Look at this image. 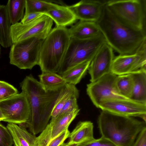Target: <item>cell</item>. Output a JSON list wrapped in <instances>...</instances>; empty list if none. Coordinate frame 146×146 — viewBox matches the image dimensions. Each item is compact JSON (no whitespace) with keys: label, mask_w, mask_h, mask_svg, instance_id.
Instances as JSON below:
<instances>
[{"label":"cell","mask_w":146,"mask_h":146,"mask_svg":"<svg viewBox=\"0 0 146 146\" xmlns=\"http://www.w3.org/2000/svg\"><path fill=\"white\" fill-rule=\"evenodd\" d=\"M96 23L106 42L119 55L134 54L146 49L145 31L135 29L122 22L106 3Z\"/></svg>","instance_id":"obj_1"},{"label":"cell","mask_w":146,"mask_h":146,"mask_svg":"<svg viewBox=\"0 0 146 146\" xmlns=\"http://www.w3.org/2000/svg\"><path fill=\"white\" fill-rule=\"evenodd\" d=\"M20 86L27 96L31 110V117L25 125L35 135L41 132L48 124L62 88L57 90L46 91L39 81L31 74L26 76Z\"/></svg>","instance_id":"obj_2"},{"label":"cell","mask_w":146,"mask_h":146,"mask_svg":"<svg viewBox=\"0 0 146 146\" xmlns=\"http://www.w3.org/2000/svg\"><path fill=\"white\" fill-rule=\"evenodd\" d=\"M146 123L131 117L102 110L98 120L101 137L116 146H131Z\"/></svg>","instance_id":"obj_3"},{"label":"cell","mask_w":146,"mask_h":146,"mask_svg":"<svg viewBox=\"0 0 146 146\" xmlns=\"http://www.w3.org/2000/svg\"><path fill=\"white\" fill-rule=\"evenodd\" d=\"M70 38L66 27L52 29L40 48L38 65L42 72L58 73Z\"/></svg>","instance_id":"obj_4"},{"label":"cell","mask_w":146,"mask_h":146,"mask_svg":"<svg viewBox=\"0 0 146 146\" xmlns=\"http://www.w3.org/2000/svg\"><path fill=\"white\" fill-rule=\"evenodd\" d=\"M106 42L102 33L88 39L71 38L58 73L61 75L76 65L86 62L91 61L101 47Z\"/></svg>","instance_id":"obj_5"},{"label":"cell","mask_w":146,"mask_h":146,"mask_svg":"<svg viewBox=\"0 0 146 146\" xmlns=\"http://www.w3.org/2000/svg\"><path fill=\"white\" fill-rule=\"evenodd\" d=\"M106 5L124 24L135 29L145 31V0H108Z\"/></svg>","instance_id":"obj_6"},{"label":"cell","mask_w":146,"mask_h":146,"mask_svg":"<svg viewBox=\"0 0 146 146\" xmlns=\"http://www.w3.org/2000/svg\"><path fill=\"white\" fill-rule=\"evenodd\" d=\"M43 41L32 37L13 44L9 55L10 64L21 69L31 70L38 65Z\"/></svg>","instance_id":"obj_7"},{"label":"cell","mask_w":146,"mask_h":146,"mask_svg":"<svg viewBox=\"0 0 146 146\" xmlns=\"http://www.w3.org/2000/svg\"><path fill=\"white\" fill-rule=\"evenodd\" d=\"M53 24L52 19L43 14L27 23L18 22L11 25V35L13 44L32 37L44 40L52 29Z\"/></svg>","instance_id":"obj_8"},{"label":"cell","mask_w":146,"mask_h":146,"mask_svg":"<svg viewBox=\"0 0 146 146\" xmlns=\"http://www.w3.org/2000/svg\"><path fill=\"white\" fill-rule=\"evenodd\" d=\"M0 109L5 119L3 121L19 125L28 121L31 116L30 103L22 91L0 102Z\"/></svg>","instance_id":"obj_9"},{"label":"cell","mask_w":146,"mask_h":146,"mask_svg":"<svg viewBox=\"0 0 146 146\" xmlns=\"http://www.w3.org/2000/svg\"><path fill=\"white\" fill-rule=\"evenodd\" d=\"M117 76L111 72L87 85L86 92L94 105L98 108L103 101L110 100H130L121 95L115 82Z\"/></svg>","instance_id":"obj_10"},{"label":"cell","mask_w":146,"mask_h":146,"mask_svg":"<svg viewBox=\"0 0 146 146\" xmlns=\"http://www.w3.org/2000/svg\"><path fill=\"white\" fill-rule=\"evenodd\" d=\"M98 108L121 115L139 117L146 122V104L131 100H110L101 102Z\"/></svg>","instance_id":"obj_11"},{"label":"cell","mask_w":146,"mask_h":146,"mask_svg":"<svg viewBox=\"0 0 146 146\" xmlns=\"http://www.w3.org/2000/svg\"><path fill=\"white\" fill-rule=\"evenodd\" d=\"M79 109L71 112L58 115L52 118L40 135L36 137L37 146H47L63 131L68 129L71 123L78 114Z\"/></svg>","instance_id":"obj_12"},{"label":"cell","mask_w":146,"mask_h":146,"mask_svg":"<svg viewBox=\"0 0 146 146\" xmlns=\"http://www.w3.org/2000/svg\"><path fill=\"white\" fill-rule=\"evenodd\" d=\"M114 58L112 48L106 42L101 47L91 61L88 70L91 82L111 72Z\"/></svg>","instance_id":"obj_13"},{"label":"cell","mask_w":146,"mask_h":146,"mask_svg":"<svg viewBox=\"0 0 146 146\" xmlns=\"http://www.w3.org/2000/svg\"><path fill=\"white\" fill-rule=\"evenodd\" d=\"M146 49L130 55H119L113 59L111 72L117 76L131 73L146 67Z\"/></svg>","instance_id":"obj_14"},{"label":"cell","mask_w":146,"mask_h":146,"mask_svg":"<svg viewBox=\"0 0 146 146\" xmlns=\"http://www.w3.org/2000/svg\"><path fill=\"white\" fill-rule=\"evenodd\" d=\"M106 1L82 0L68 7L77 20L96 22L102 16Z\"/></svg>","instance_id":"obj_15"},{"label":"cell","mask_w":146,"mask_h":146,"mask_svg":"<svg viewBox=\"0 0 146 146\" xmlns=\"http://www.w3.org/2000/svg\"><path fill=\"white\" fill-rule=\"evenodd\" d=\"M93 128V123L91 121H79L70 133L67 144L69 146H80L94 139Z\"/></svg>","instance_id":"obj_16"},{"label":"cell","mask_w":146,"mask_h":146,"mask_svg":"<svg viewBox=\"0 0 146 146\" xmlns=\"http://www.w3.org/2000/svg\"><path fill=\"white\" fill-rule=\"evenodd\" d=\"M71 38L88 39L97 36L102 33L96 22L79 20L68 29Z\"/></svg>","instance_id":"obj_17"},{"label":"cell","mask_w":146,"mask_h":146,"mask_svg":"<svg viewBox=\"0 0 146 146\" xmlns=\"http://www.w3.org/2000/svg\"><path fill=\"white\" fill-rule=\"evenodd\" d=\"M6 127L12 135L14 146H37L36 137L27 130L25 123L19 125L8 123Z\"/></svg>","instance_id":"obj_18"},{"label":"cell","mask_w":146,"mask_h":146,"mask_svg":"<svg viewBox=\"0 0 146 146\" xmlns=\"http://www.w3.org/2000/svg\"><path fill=\"white\" fill-rule=\"evenodd\" d=\"M130 74L133 78V86L130 99L146 104V67Z\"/></svg>","instance_id":"obj_19"},{"label":"cell","mask_w":146,"mask_h":146,"mask_svg":"<svg viewBox=\"0 0 146 146\" xmlns=\"http://www.w3.org/2000/svg\"><path fill=\"white\" fill-rule=\"evenodd\" d=\"M45 14L54 21L56 27H66L72 25L77 20L74 14L68 6L60 5L58 8L50 11Z\"/></svg>","instance_id":"obj_20"},{"label":"cell","mask_w":146,"mask_h":146,"mask_svg":"<svg viewBox=\"0 0 146 146\" xmlns=\"http://www.w3.org/2000/svg\"><path fill=\"white\" fill-rule=\"evenodd\" d=\"M11 24L6 5H0V44L4 48L13 44L11 35Z\"/></svg>","instance_id":"obj_21"},{"label":"cell","mask_w":146,"mask_h":146,"mask_svg":"<svg viewBox=\"0 0 146 146\" xmlns=\"http://www.w3.org/2000/svg\"><path fill=\"white\" fill-rule=\"evenodd\" d=\"M79 96V92L75 85L66 84L62 88L59 96L52 111V118L56 117L59 113L65 104L71 98Z\"/></svg>","instance_id":"obj_22"},{"label":"cell","mask_w":146,"mask_h":146,"mask_svg":"<svg viewBox=\"0 0 146 146\" xmlns=\"http://www.w3.org/2000/svg\"><path fill=\"white\" fill-rule=\"evenodd\" d=\"M38 77L39 82L46 91L58 90L67 84L61 75L56 73L43 72Z\"/></svg>","instance_id":"obj_23"},{"label":"cell","mask_w":146,"mask_h":146,"mask_svg":"<svg viewBox=\"0 0 146 146\" xmlns=\"http://www.w3.org/2000/svg\"><path fill=\"white\" fill-rule=\"evenodd\" d=\"M91 61H87L67 70L61 75L67 84L75 85L86 74Z\"/></svg>","instance_id":"obj_24"},{"label":"cell","mask_w":146,"mask_h":146,"mask_svg":"<svg viewBox=\"0 0 146 146\" xmlns=\"http://www.w3.org/2000/svg\"><path fill=\"white\" fill-rule=\"evenodd\" d=\"M60 5L49 1L25 0L24 15L33 13L46 14L50 11L58 8Z\"/></svg>","instance_id":"obj_25"},{"label":"cell","mask_w":146,"mask_h":146,"mask_svg":"<svg viewBox=\"0 0 146 146\" xmlns=\"http://www.w3.org/2000/svg\"><path fill=\"white\" fill-rule=\"evenodd\" d=\"M6 5L12 25L17 23L23 18L25 0H9Z\"/></svg>","instance_id":"obj_26"},{"label":"cell","mask_w":146,"mask_h":146,"mask_svg":"<svg viewBox=\"0 0 146 146\" xmlns=\"http://www.w3.org/2000/svg\"><path fill=\"white\" fill-rule=\"evenodd\" d=\"M115 84L119 93L123 96L130 99L133 86V79L131 74L117 76Z\"/></svg>","instance_id":"obj_27"},{"label":"cell","mask_w":146,"mask_h":146,"mask_svg":"<svg viewBox=\"0 0 146 146\" xmlns=\"http://www.w3.org/2000/svg\"><path fill=\"white\" fill-rule=\"evenodd\" d=\"M18 94L17 90L13 85L0 80V102Z\"/></svg>","instance_id":"obj_28"},{"label":"cell","mask_w":146,"mask_h":146,"mask_svg":"<svg viewBox=\"0 0 146 146\" xmlns=\"http://www.w3.org/2000/svg\"><path fill=\"white\" fill-rule=\"evenodd\" d=\"M12 135L7 127L0 123V146H12Z\"/></svg>","instance_id":"obj_29"},{"label":"cell","mask_w":146,"mask_h":146,"mask_svg":"<svg viewBox=\"0 0 146 146\" xmlns=\"http://www.w3.org/2000/svg\"><path fill=\"white\" fill-rule=\"evenodd\" d=\"M78 98L76 97H73L69 100L63 106L58 115L71 112L79 109L77 103Z\"/></svg>","instance_id":"obj_30"},{"label":"cell","mask_w":146,"mask_h":146,"mask_svg":"<svg viewBox=\"0 0 146 146\" xmlns=\"http://www.w3.org/2000/svg\"><path fill=\"white\" fill-rule=\"evenodd\" d=\"M80 146H116L109 140L101 137L84 143Z\"/></svg>","instance_id":"obj_31"},{"label":"cell","mask_w":146,"mask_h":146,"mask_svg":"<svg viewBox=\"0 0 146 146\" xmlns=\"http://www.w3.org/2000/svg\"><path fill=\"white\" fill-rule=\"evenodd\" d=\"M70 133L68 129H67L51 141L47 146H59L64 143L68 138Z\"/></svg>","instance_id":"obj_32"},{"label":"cell","mask_w":146,"mask_h":146,"mask_svg":"<svg viewBox=\"0 0 146 146\" xmlns=\"http://www.w3.org/2000/svg\"><path fill=\"white\" fill-rule=\"evenodd\" d=\"M131 146H146V127L139 133Z\"/></svg>","instance_id":"obj_33"},{"label":"cell","mask_w":146,"mask_h":146,"mask_svg":"<svg viewBox=\"0 0 146 146\" xmlns=\"http://www.w3.org/2000/svg\"><path fill=\"white\" fill-rule=\"evenodd\" d=\"M43 14L40 13H33L24 15L20 23L23 24L27 23L35 19Z\"/></svg>","instance_id":"obj_34"},{"label":"cell","mask_w":146,"mask_h":146,"mask_svg":"<svg viewBox=\"0 0 146 146\" xmlns=\"http://www.w3.org/2000/svg\"><path fill=\"white\" fill-rule=\"evenodd\" d=\"M5 118L3 115L0 109V121H3Z\"/></svg>","instance_id":"obj_35"},{"label":"cell","mask_w":146,"mask_h":146,"mask_svg":"<svg viewBox=\"0 0 146 146\" xmlns=\"http://www.w3.org/2000/svg\"><path fill=\"white\" fill-rule=\"evenodd\" d=\"M59 146H78L77 145H72V146H69L67 145L66 143H64L61 145H60Z\"/></svg>","instance_id":"obj_36"}]
</instances>
